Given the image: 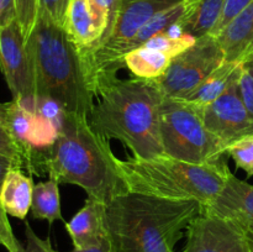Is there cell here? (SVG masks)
Listing matches in <instances>:
<instances>
[{"label":"cell","mask_w":253,"mask_h":252,"mask_svg":"<svg viewBox=\"0 0 253 252\" xmlns=\"http://www.w3.org/2000/svg\"><path fill=\"white\" fill-rule=\"evenodd\" d=\"M251 1L252 0H226L225 1L224 11H222V16L220 19L219 24L216 25L215 30L212 31V36L216 37L230 24V21L235 19L240 14V11L245 9Z\"/></svg>","instance_id":"obj_27"},{"label":"cell","mask_w":253,"mask_h":252,"mask_svg":"<svg viewBox=\"0 0 253 252\" xmlns=\"http://www.w3.org/2000/svg\"><path fill=\"white\" fill-rule=\"evenodd\" d=\"M36 85V99H49L64 113L90 115L94 93L79 49L63 26L39 11L26 40Z\"/></svg>","instance_id":"obj_4"},{"label":"cell","mask_w":253,"mask_h":252,"mask_svg":"<svg viewBox=\"0 0 253 252\" xmlns=\"http://www.w3.org/2000/svg\"><path fill=\"white\" fill-rule=\"evenodd\" d=\"M203 211L195 199H166L126 192L106 204L105 229L115 252H175L174 246Z\"/></svg>","instance_id":"obj_3"},{"label":"cell","mask_w":253,"mask_h":252,"mask_svg":"<svg viewBox=\"0 0 253 252\" xmlns=\"http://www.w3.org/2000/svg\"><path fill=\"white\" fill-rule=\"evenodd\" d=\"M226 61L221 44L212 35L195 40L192 46L173 57L169 67L156 79L167 98H184Z\"/></svg>","instance_id":"obj_8"},{"label":"cell","mask_w":253,"mask_h":252,"mask_svg":"<svg viewBox=\"0 0 253 252\" xmlns=\"http://www.w3.org/2000/svg\"><path fill=\"white\" fill-rule=\"evenodd\" d=\"M0 68L12 94V100L34 111L36 101L34 69L17 20L0 27Z\"/></svg>","instance_id":"obj_9"},{"label":"cell","mask_w":253,"mask_h":252,"mask_svg":"<svg viewBox=\"0 0 253 252\" xmlns=\"http://www.w3.org/2000/svg\"><path fill=\"white\" fill-rule=\"evenodd\" d=\"M200 106L207 128L224 143L225 147L253 133V119L242 101L239 81L216 100Z\"/></svg>","instance_id":"obj_11"},{"label":"cell","mask_w":253,"mask_h":252,"mask_svg":"<svg viewBox=\"0 0 253 252\" xmlns=\"http://www.w3.org/2000/svg\"><path fill=\"white\" fill-rule=\"evenodd\" d=\"M172 58L166 52L143 44L128 52L124 57V64L137 78L158 79L167 71Z\"/></svg>","instance_id":"obj_19"},{"label":"cell","mask_w":253,"mask_h":252,"mask_svg":"<svg viewBox=\"0 0 253 252\" xmlns=\"http://www.w3.org/2000/svg\"><path fill=\"white\" fill-rule=\"evenodd\" d=\"M185 235L183 252H249L242 225L204 211L192 220Z\"/></svg>","instance_id":"obj_10"},{"label":"cell","mask_w":253,"mask_h":252,"mask_svg":"<svg viewBox=\"0 0 253 252\" xmlns=\"http://www.w3.org/2000/svg\"><path fill=\"white\" fill-rule=\"evenodd\" d=\"M16 20L19 22L25 40L29 39L39 15V0H15Z\"/></svg>","instance_id":"obj_24"},{"label":"cell","mask_w":253,"mask_h":252,"mask_svg":"<svg viewBox=\"0 0 253 252\" xmlns=\"http://www.w3.org/2000/svg\"><path fill=\"white\" fill-rule=\"evenodd\" d=\"M69 1L71 0H39V11L46 14L61 26H64Z\"/></svg>","instance_id":"obj_25"},{"label":"cell","mask_w":253,"mask_h":252,"mask_svg":"<svg viewBox=\"0 0 253 252\" xmlns=\"http://www.w3.org/2000/svg\"><path fill=\"white\" fill-rule=\"evenodd\" d=\"M239 89L242 101L253 119V53L241 61Z\"/></svg>","instance_id":"obj_23"},{"label":"cell","mask_w":253,"mask_h":252,"mask_svg":"<svg viewBox=\"0 0 253 252\" xmlns=\"http://www.w3.org/2000/svg\"><path fill=\"white\" fill-rule=\"evenodd\" d=\"M118 168L127 192L166 199H195L203 207L216 198L232 173L224 157L195 165L167 155L118 158Z\"/></svg>","instance_id":"obj_5"},{"label":"cell","mask_w":253,"mask_h":252,"mask_svg":"<svg viewBox=\"0 0 253 252\" xmlns=\"http://www.w3.org/2000/svg\"><path fill=\"white\" fill-rule=\"evenodd\" d=\"M0 245H2L7 252H20L22 249V244L12 232L7 215L1 214H0Z\"/></svg>","instance_id":"obj_28"},{"label":"cell","mask_w":253,"mask_h":252,"mask_svg":"<svg viewBox=\"0 0 253 252\" xmlns=\"http://www.w3.org/2000/svg\"><path fill=\"white\" fill-rule=\"evenodd\" d=\"M226 61H244L253 53V0L216 36Z\"/></svg>","instance_id":"obj_15"},{"label":"cell","mask_w":253,"mask_h":252,"mask_svg":"<svg viewBox=\"0 0 253 252\" xmlns=\"http://www.w3.org/2000/svg\"><path fill=\"white\" fill-rule=\"evenodd\" d=\"M6 113H7V103H4V104L0 103V123H2L4 125L6 124Z\"/></svg>","instance_id":"obj_34"},{"label":"cell","mask_w":253,"mask_h":252,"mask_svg":"<svg viewBox=\"0 0 253 252\" xmlns=\"http://www.w3.org/2000/svg\"><path fill=\"white\" fill-rule=\"evenodd\" d=\"M34 187L32 178L25 174L21 168L14 167L9 170L0 194V202L7 215L26 219L31 210Z\"/></svg>","instance_id":"obj_16"},{"label":"cell","mask_w":253,"mask_h":252,"mask_svg":"<svg viewBox=\"0 0 253 252\" xmlns=\"http://www.w3.org/2000/svg\"><path fill=\"white\" fill-rule=\"evenodd\" d=\"M105 210L106 204L88 198L84 207L66 222V229L73 242V249H89L108 240Z\"/></svg>","instance_id":"obj_14"},{"label":"cell","mask_w":253,"mask_h":252,"mask_svg":"<svg viewBox=\"0 0 253 252\" xmlns=\"http://www.w3.org/2000/svg\"><path fill=\"white\" fill-rule=\"evenodd\" d=\"M89 123L109 140H119L132 157L165 155L160 133V109L165 94L156 79L118 77L94 90Z\"/></svg>","instance_id":"obj_1"},{"label":"cell","mask_w":253,"mask_h":252,"mask_svg":"<svg viewBox=\"0 0 253 252\" xmlns=\"http://www.w3.org/2000/svg\"><path fill=\"white\" fill-rule=\"evenodd\" d=\"M94 1H95L96 4L100 5L103 9H105L106 11H108L109 27H108V32H106V35H108L109 31L111 30V27H113L114 22H115L116 15H118L119 7H120V4H121V0H94ZM104 39H105V37H104ZM103 40H101V41H103Z\"/></svg>","instance_id":"obj_30"},{"label":"cell","mask_w":253,"mask_h":252,"mask_svg":"<svg viewBox=\"0 0 253 252\" xmlns=\"http://www.w3.org/2000/svg\"><path fill=\"white\" fill-rule=\"evenodd\" d=\"M246 240L249 244V252H253V226L246 227Z\"/></svg>","instance_id":"obj_33"},{"label":"cell","mask_w":253,"mask_h":252,"mask_svg":"<svg viewBox=\"0 0 253 252\" xmlns=\"http://www.w3.org/2000/svg\"><path fill=\"white\" fill-rule=\"evenodd\" d=\"M160 133L165 155L195 165L221 160L224 143L205 126L202 106L180 98H163Z\"/></svg>","instance_id":"obj_6"},{"label":"cell","mask_w":253,"mask_h":252,"mask_svg":"<svg viewBox=\"0 0 253 252\" xmlns=\"http://www.w3.org/2000/svg\"><path fill=\"white\" fill-rule=\"evenodd\" d=\"M63 27L79 52L85 53L105 37L109 14L94 0H71Z\"/></svg>","instance_id":"obj_12"},{"label":"cell","mask_w":253,"mask_h":252,"mask_svg":"<svg viewBox=\"0 0 253 252\" xmlns=\"http://www.w3.org/2000/svg\"><path fill=\"white\" fill-rule=\"evenodd\" d=\"M182 0H121L113 27L105 39L91 51L82 54L91 90L106 79L115 78L125 67L121 57L124 46L162 10Z\"/></svg>","instance_id":"obj_7"},{"label":"cell","mask_w":253,"mask_h":252,"mask_svg":"<svg viewBox=\"0 0 253 252\" xmlns=\"http://www.w3.org/2000/svg\"><path fill=\"white\" fill-rule=\"evenodd\" d=\"M14 167H17L16 163H15L14 161L5 157V156H0V194H1V188H2V184H4V180L5 178H6L7 173H9V170ZM0 214L7 215L6 211L4 210V208H2L1 202H0Z\"/></svg>","instance_id":"obj_31"},{"label":"cell","mask_w":253,"mask_h":252,"mask_svg":"<svg viewBox=\"0 0 253 252\" xmlns=\"http://www.w3.org/2000/svg\"><path fill=\"white\" fill-rule=\"evenodd\" d=\"M225 155L234 160L237 168L253 175V133L234 141L226 147Z\"/></svg>","instance_id":"obj_21"},{"label":"cell","mask_w":253,"mask_h":252,"mask_svg":"<svg viewBox=\"0 0 253 252\" xmlns=\"http://www.w3.org/2000/svg\"><path fill=\"white\" fill-rule=\"evenodd\" d=\"M203 211L239 222L246 229L253 226V185L230 174L222 189Z\"/></svg>","instance_id":"obj_13"},{"label":"cell","mask_w":253,"mask_h":252,"mask_svg":"<svg viewBox=\"0 0 253 252\" xmlns=\"http://www.w3.org/2000/svg\"><path fill=\"white\" fill-rule=\"evenodd\" d=\"M58 185L59 183L52 178L35 184L31 204V212L35 219L47 220L49 224L56 220H63Z\"/></svg>","instance_id":"obj_20"},{"label":"cell","mask_w":253,"mask_h":252,"mask_svg":"<svg viewBox=\"0 0 253 252\" xmlns=\"http://www.w3.org/2000/svg\"><path fill=\"white\" fill-rule=\"evenodd\" d=\"M69 252H115V251H114L113 247H111L110 244H109V240H106V241H104L103 244L98 245V246L89 247V249H84V250L73 249Z\"/></svg>","instance_id":"obj_32"},{"label":"cell","mask_w":253,"mask_h":252,"mask_svg":"<svg viewBox=\"0 0 253 252\" xmlns=\"http://www.w3.org/2000/svg\"><path fill=\"white\" fill-rule=\"evenodd\" d=\"M225 1L226 0H194L189 11L178 22L183 34L194 39L211 35L221 19Z\"/></svg>","instance_id":"obj_17"},{"label":"cell","mask_w":253,"mask_h":252,"mask_svg":"<svg viewBox=\"0 0 253 252\" xmlns=\"http://www.w3.org/2000/svg\"><path fill=\"white\" fill-rule=\"evenodd\" d=\"M240 73H241V61H225L222 66L212 72L200 85H198L194 90L182 99L197 105H207L216 100L232 84L236 83L240 78Z\"/></svg>","instance_id":"obj_18"},{"label":"cell","mask_w":253,"mask_h":252,"mask_svg":"<svg viewBox=\"0 0 253 252\" xmlns=\"http://www.w3.org/2000/svg\"><path fill=\"white\" fill-rule=\"evenodd\" d=\"M109 138L91 126L88 116L64 113L58 136L44 155L41 172L84 189L88 198L108 204L127 192Z\"/></svg>","instance_id":"obj_2"},{"label":"cell","mask_w":253,"mask_h":252,"mask_svg":"<svg viewBox=\"0 0 253 252\" xmlns=\"http://www.w3.org/2000/svg\"><path fill=\"white\" fill-rule=\"evenodd\" d=\"M16 20L15 0H0V27H5Z\"/></svg>","instance_id":"obj_29"},{"label":"cell","mask_w":253,"mask_h":252,"mask_svg":"<svg viewBox=\"0 0 253 252\" xmlns=\"http://www.w3.org/2000/svg\"><path fill=\"white\" fill-rule=\"evenodd\" d=\"M0 156L12 160L21 169L27 168V156L24 148L2 123H0Z\"/></svg>","instance_id":"obj_22"},{"label":"cell","mask_w":253,"mask_h":252,"mask_svg":"<svg viewBox=\"0 0 253 252\" xmlns=\"http://www.w3.org/2000/svg\"><path fill=\"white\" fill-rule=\"evenodd\" d=\"M25 245H22V249L20 252H57L52 247L49 239H41L36 232L32 230L29 222L25 224Z\"/></svg>","instance_id":"obj_26"}]
</instances>
